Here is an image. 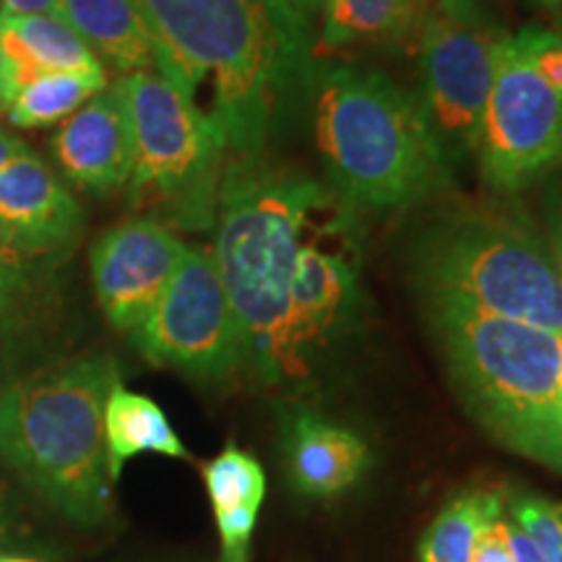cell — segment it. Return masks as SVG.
Instances as JSON below:
<instances>
[{"instance_id":"obj_19","label":"cell","mask_w":562,"mask_h":562,"mask_svg":"<svg viewBox=\"0 0 562 562\" xmlns=\"http://www.w3.org/2000/svg\"><path fill=\"white\" fill-rule=\"evenodd\" d=\"M104 448L112 484L121 480L125 463L140 453L191 459L165 409L144 393L125 389L123 381L115 383L104 406Z\"/></svg>"},{"instance_id":"obj_15","label":"cell","mask_w":562,"mask_h":562,"mask_svg":"<svg viewBox=\"0 0 562 562\" xmlns=\"http://www.w3.org/2000/svg\"><path fill=\"white\" fill-rule=\"evenodd\" d=\"M279 448L286 482L307 501L341 497L370 467V448L360 432L307 406H294L281 419Z\"/></svg>"},{"instance_id":"obj_22","label":"cell","mask_w":562,"mask_h":562,"mask_svg":"<svg viewBox=\"0 0 562 562\" xmlns=\"http://www.w3.org/2000/svg\"><path fill=\"white\" fill-rule=\"evenodd\" d=\"M203 484L214 516L237 508H261L266 495L263 467L256 456L237 448L235 442L203 463Z\"/></svg>"},{"instance_id":"obj_21","label":"cell","mask_w":562,"mask_h":562,"mask_svg":"<svg viewBox=\"0 0 562 562\" xmlns=\"http://www.w3.org/2000/svg\"><path fill=\"white\" fill-rule=\"evenodd\" d=\"M108 87V74H47L26 83L13 97L9 123L13 128H45L68 121L91 97Z\"/></svg>"},{"instance_id":"obj_20","label":"cell","mask_w":562,"mask_h":562,"mask_svg":"<svg viewBox=\"0 0 562 562\" xmlns=\"http://www.w3.org/2000/svg\"><path fill=\"white\" fill-rule=\"evenodd\" d=\"M503 503V490H467L456 495L422 533L419 562H472L482 526Z\"/></svg>"},{"instance_id":"obj_25","label":"cell","mask_w":562,"mask_h":562,"mask_svg":"<svg viewBox=\"0 0 562 562\" xmlns=\"http://www.w3.org/2000/svg\"><path fill=\"white\" fill-rule=\"evenodd\" d=\"M0 297L60 300V269L30 261L0 245Z\"/></svg>"},{"instance_id":"obj_4","label":"cell","mask_w":562,"mask_h":562,"mask_svg":"<svg viewBox=\"0 0 562 562\" xmlns=\"http://www.w3.org/2000/svg\"><path fill=\"white\" fill-rule=\"evenodd\" d=\"M313 97L323 170L349 206L404 211L451 186L453 167L419 97L381 70L336 66Z\"/></svg>"},{"instance_id":"obj_34","label":"cell","mask_w":562,"mask_h":562,"mask_svg":"<svg viewBox=\"0 0 562 562\" xmlns=\"http://www.w3.org/2000/svg\"><path fill=\"white\" fill-rule=\"evenodd\" d=\"M524 3L537 5V9H542V11H550L552 16H558V13H562V0H524Z\"/></svg>"},{"instance_id":"obj_16","label":"cell","mask_w":562,"mask_h":562,"mask_svg":"<svg viewBox=\"0 0 562 562\" xmlns=\"http://www.w3.org/2000/svg\"><path fill=\"white\" fill-rule=\"evenodd\" d=\"M0 42L13 94L47 74H108L94 50L60 16L0 13Z\"/></svg>"},{"instance_id":"obj_8","label":"cell","mask_w":562,"mask_h":562,"mask_svg":"<svg viewBox=\"0 0 562 562\" xmlns=\"http://www.w3.org/2000/svg\"><path fill=\"white\" fill-rule=\"evenodd\" d=\"M510 32L482 0H430L419 30V104L451 167L476 157L497 58Z\"/></svg>"},{"instance_id":"obj_14","label":"cell","mask_w":562,"mask_h":562,"mask_svg":"<svg viewBox=\"0 0 562 562\" xmlns=\"http://www.w3.org/2000/svg\"><path fill=\"white\" fill-rule=\"evenodd\" d=\"M136 157L123 76L63 121L50 138L53 170L68 188L108 199L128 186Z\"/></svg>"},{"instance_id":"obj_26","label":"cell","mask_w":562,"mask_h":562,"mask_svg":"<svg viewBox=\"0 0 562 562\" xmlns=\"http://www.w3.org/2000/svg\"><path fill=\"white\" fill-rule=\"evenodd\" d=\"M472 562H516L510 550V529L505 503L487 518L474 544Z\"/></svg>"},{"instance_id":"obj_31","label":"cell","mask_w":562,"mask_h":562,"mask_svg":"<svg viewBox=\"0 0 562 562\" xmlns=\"http://www.w3.org/2000/svg\"><path fill=\"white\" fill-rule=\"evenodd\" d=\"M26 149H32V146L26 144L24 138H19L16 133L0 125V172H3L13 159L21 157Z\"/></svg>"},{"instance_id":"obj_12","label":"cell","mask_w":562,"mask_h":562,"mask_svg":"<svg viewBox=\"0 0 562 562\" xmlns=\"http://www.w3.org/2000/svg\"><path fill=\"white\" fill-rule=\"evenodd\" d=\"M292 323L302 351H315L347 331L360 305V252L349 216L336 199L307 227L292 277Z\"/></svg>"},{"instance_id":"obj_30","label":"cell","mask_w":562,"mask_h":562,"mask_svg":"<svg viewBox=\"0 0 562 562\" xmlns=\"http://www.w3.org/2000/svg\"><path fill=\"white\" fill-rule=\"evenodd\" d=\"M505 513H508V510H505ZM508 529H510L513 560H516V562H542V558H539V552H537V547H533L531 539L526 537V533L510 521V516H508Z\"/></svg>"},{"instance_id":"obj_36","label":"cell","mask_w":562,"mask_h":562,"mask_svg":"<svg viewBox=\"0 0 562 562\" xmlns=\"http://www.w3.org/2000/svg\"><path fill=\"white\" fill-rule=\"evenodd\" d=\"M554 19H558V26H554V32H558L562 37V13H560V16H554Z\"/></svg>"},{"instance_id":"obj_35","label":"cell","mask_w":562,"mask_h":562,"mask_svg":"<svg viewBox=\"0 0 562 562\" xmlns=\"http://www.w3.org/2000/svg\"><path fill=\"white\" fill-rule=\"evenodd\" d=\"M0 562H37L32 558H13V554H0Z\"/></svg>"},{"instance_id":"obj_28","label":"cell","mask_w":562,"mask_h":562,"mask_svg":"<svg viewBox=\"0 0 562 562\" xmlns=\"http://www.w3.org/2000/svg\"><path fill=\"white\" fill-rule=\"evenodd\" d=\"M16 503H13L11 487L0 472V554L16 544Z\"/></svg>"},{"instance_id":"obj_2","label":"cell","mask_w":562,"mask_h":562,"mask_svg":"<svg viewBox=\"0 0 562 562\" xmlns=\"http://www.w3.org/2000/svg\"><path fill=\"white\" fill-rule=\"evenodd\" d=\"M334 195L311 175L269 157L227 159L216 203L214 256L243 339V357L266 385L311 372L292 323V277L307 227Z\"/></svg>"},{"instance_id":"obj_5","label":"cell","mask_w":562,"mask_h":562,"mask_svg":"<svg viewBox=\"0 0 562 562\" xmlns=\"http://www.w3.org/2000/svg\"><path fill=\"white\" fill-rule=\"evenodd\" d=\"M463 409L505 451L562 476V341L526 323L422 302Z\"/></svg>"},{"instance_id":"obj_29","label":"cell","mask_w":562,"mask_h":562,"mask_svg":"<svg viewBox=\"0 0 562 562\" xmlns=\"http://www.w3.org/2000/svg\"><path fill=\"white\" fill-rule=\"evenodd\" d=\"M0 13H11V16H60L58 0H0Z\"/></svg>"},{"instance_id":"obj_27","label":"cell","mask_w":562,"mask_h":562,"mask_svg":"<svg viewBox=\"0 0 562 562\" xmlns=\"http://www.w3.org/2000/svg\"><path fill=\"white\" fill-rule=\"evenodd\" d=\"M539 206H542V229L547 235V243H550L562 271V167L547 178L542 203H539Z\"/></svg>"},{"instance_id":"obj_32","label":"cell","mask_w":562,"mask_h":562,"mask_svg":"<svg viewBox=\"0 0 562 562\" xmlns=\"http://www.w3.org/2000/svg\"><path fill=\"white\" fill-rule=\"evenodd\" d=\"M13 87H11V76H9V60H5L3 53V42H0V115H5L13 102Z\"/></svg>"},{"instance_id":"obj_17","label":"cell","mask_w":562,"mask_h":562,"mask_svg":"<svg viewBox=\"0 0 562 562\" xmlns=\"http://www.w3.org/2000/svg\"><path fill=\"white\" fill-rule=\"evenodd\" d=\"M60 19L123 76L157 70L154 42L138 0H58Z\"/></svg>"},{"instance_id":"obj_33","label":"cell","mask_w":562,"mask_h":562,"mask_svg":"<svg viewBox=\"0 0 562 562\" xmlns=\"http://www.w3.org/2000/svg\"><path fill=\"white\" fill-rule=\"evenodd\" d=\"M286 3H290L292 9L300 13L302 19L313 21V19L321 16V11H323V5H326V0H286Z\"/></svg>"},{"instance_id":"obj_13","label":"cell","mask_w":562,"mask_h":562,"mask_svg":"<svg viewBox=\"0 0 562 562\" xmlns=\"http://www.w3.org/2000/svg\"><path fill=\"white\" fill-rule=\"evenodd\" d=\"M87 211L60 175L26 149L0 172V245L30 261L63 263L79 248Z\"/></svg>"},{"instance_id":"obj_38","label":"cell","mask_w":562,"mask_h":562,"mask_svg":"<svg viewBox=\"0 0 562 562\" xmlns=\"http://www.w3.org/2000/svg\"><path fill=\"white\" fill-rule=\"evenodd\" d=\"M558 16H560V13H558Z\"/></svg>"},{"instance_id":"obj_7","label":"cell","mask_w":562,"mask_h":562,"mask_svg":"<svg viewBox=\"0 0 562 562\" xmlns=\"http://www.w3.org/2000/svg\"><path fill=\"white\" fill-rule=\"evenodd\" d=\"M123 81L136 140L128 209L175 232L214 229L227 167L220 125L159 70H138Z\"/></svg>"},{"instance_id":"obj_9","label":"cell","mask_w":562,"mask_h":562,"mask_svg":"<svg viewBox=\"0 0 562 562\" xmlns=\"http://www.w3.org/2000/svg\"><path fill=\"white\" fill-rule=\"evenodd\" d=\"M482 182L516 195L562 167V94L516 34L505 40L476 144Z\"/></svg>"},{"instance_id":"obj_1","label":"cell","mask_w":562,"mask_h":562,"mask_svg":"<svg viewBox=\"0 0 562 562\" xmlns=\"http://www.w3.org/2000/svg\"><path fill=\"white\" fill-rule=\"evenodd\" d=\"M167 81L193 97L214 83L211 117L227 159L266 157L318 83L311 21L286 0H138Z\"/></svg>"},{"instance_id":"obj_37","label":"cell","mask_w":562,"mask_h":562,"mask_svg":"<svg viewBox=\"0 0 562 562\" xmlns=\"http://www.w3.org/2000/svg\"><path fill=\"white\" fill-rule=\"evenodd\" d=\"M560 341H562V336H560Z\"/></svg>"},{"instance_id":"obj_24","label":"cell","mask_w":562,"mask_h":562,"mask_svg":"<svg viewBox=\"0 0 562 562\" xmlns=\"http://www.w3.org/2000/svg\"><path fill=\"white\" fill-rule=\"evenodd\" d=\"M510 521L537 547L542 562H562V503L531 490L505 492Z\"/></svg>"},{"instance_id":"obj_6","label":"cell","mask_w":562,"mask_h":562,"mask_svg":"<svg viewBox=\"0 0 562 562\" xmlns=\"http://www.w3.org/2000/svg\"><path fill=\"white\" fill-rule=\"evenodd\" d=\"M422 302L459 305L562 336V271L544 229L516 203L438 216L412 250Z\"/></svg>"},{"instance_id":"obj_10","label":"cell","mask_w":562,"mask_h":562,"mask_svg":"<svg viewBox=\"0 0 562 562\" xmlns=\"http://www.w3.org/2000/svg\"><path fill=\"white\" fill-rule=\"evenodd\" d=\"M131 341L146 362L195 381H227L245 368L240 328L211 250H186L172 281Z\"/></svg>"},{"instance_id":"obj_3","label":"cell","mask_w":562,"mask_h":562,"mask_svg":"<svg viewBox=\"0 0 562 562\" xmlns=\"http://www.w3.org/2000/svg\"><path fill=\"white\" fill-rule=\"evenodd\" d=\"M121 383L110 355H79L0 385V461L76 526L112 516L104 406Z\"/></svg>"},{"instance_id":"obj_18","label":"cell","mask_w":562,"mask_h":562,"mask_svg":"<svg viewBox=\"0 0 562 562\" xmlns=\"http://www.w3.org/2000/svg\"><path fill=\"white\" fill-rule=\"evenodd\" d=\"M430 0H326L321 11L323 50L404 45L419 34Z\"/></svg>"},{"instance_id":"obj_11","label":"cell","mask_w":562,"mask_h":562,"mask_svg":"<svg viewBox=\"0 0 562 562\" xmlns=\"http://www.w3.org/2000/svg\"><path fill=\"white\" fill-rule=\"evenodd\" d=\"M188 245L149 216H131L104 229L89 250L97 305L115 331L144 323L182 263Z\"/></svg>"},{"instance_id":"obj_23","label":"cell","mask_w":562,"mask_h":562,"mask_svg":"<svg viewBox=\"0 0 562 562\" xmlns=\"http://www.w3.org/2000/svg\"><path fill=\"white\" fill-rule=\"evenodd\" d=\"M60 300H9L0 297V385L26 375L21 364L32 357L34 344L45 336Z\"/></svg>"}]
</instances>
